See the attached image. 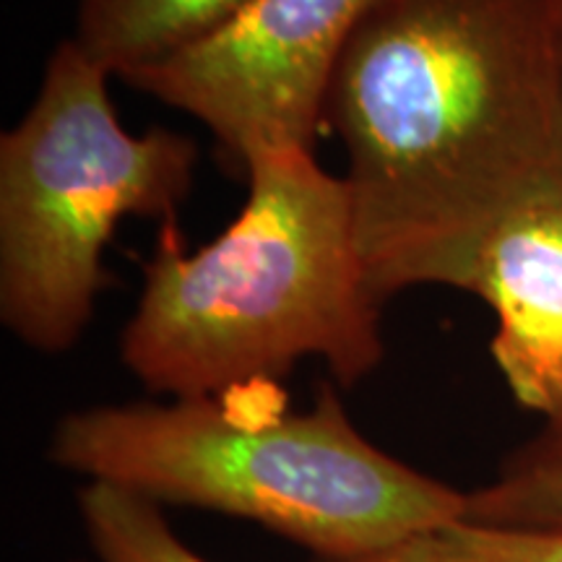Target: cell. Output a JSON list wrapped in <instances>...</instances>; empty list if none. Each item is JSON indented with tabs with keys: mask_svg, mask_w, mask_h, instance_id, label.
I'll list each match as a JSON object with an SVG mask.
<instances>
[{
	"mask_svg": "<svg viewBox=\"0 0 562 562\" xmlns=\"http://www.w3.org/2000/svg\"><path fill=\"white\" fill-rule=\"evenodd\" d=\"M326 125L372 294L463 290L492 232L562 203L560 0H375Z\"/></svg>",
	"mask_w": 562,
	"mask_h": 562,
	"instance_id": "1",
	"label": "cell"
},
{
	"mask_svg": "<svg viewBox=\"0 0 562 562\" xmlns=\"http://www.w3.org/2000/svg\"><path fill=\"white\" fill-rule=\"evenodd\" d=\"M248 201L195 252L161 224L121 360L151 393L206 398L279 385L321 360L341 389L383 362L381 305L364 277L349 186L313 151L261 154Z\"/></svg>",
	"mask_w": 562,
	"mask_h": 562,
	"instance_id": "2",
	"label": "cell"
},
{
	"mask_svg": "<svg viewBox=\"0 0 562 562\" xmlns=\"http://www.w3.org/2000/svg\"><path fill=\"white\" fill-rule=\"evenodd\" d=\"M47 456L157 505L261 524L321 562L381 558L467 510V492L364 438L328 383L300 412L277 385L89 406L55 425Z\"/></svg>",
	"mask_w": 562,
	"mask_h": 562,
	"instance_id": "3",
	"label": "cell"
},
{
	"mask_svg": "<svg viewBox=\"0 0 562 562\" xmlns=\"http://www.w3.org/2000/svg\"><path fill=\"white\" fill-rule=\"evenodd\" d=\"M110 76L70 37L58 42L30 110L0 136V321L42 355L87 331L117 224L178 222L193 188V140L125 131Z\"/></svg>",
	"mask_w": 562,
	"mask_h": 562,
	"instance_id": "4",
	"label": "cell"
},
{
	"mask_svg": "<svg viewBox=\"0 0 562 562\" xmlns=\"http://www.w3.org/2000/svg\"><path fill=\"white\" fill-rule=\"evenodd\" d=\"M375 0H250L220 30L125 79L188 112L245 172L269 151H313L334 74Z\"/></svg>",
	"mask_w": 562,
	"mask_h": 562,
	"instance_id": "5",
	"label": "cell"
},
{
	"mask_svg": "<svg viewBox=\"0 0 562 562\" xmlns=\"http://www.w3.org/2000/svg\"><path fill=\"white\" fill-rule=\"evenodd\" d=\"M463 292L487 302L490 355L524 409L562 414V203L526 209L484 243Z\"/></svg>",
	"mask_w": 562,
	"mask_h": 562,
	"instance_id": "6",
	"label": "cell"
},
{
	"mask_svg": "<svg viewBox=\"0 0 562 562\" xmlns=\"http://www.w3.org/2000/svg\"><path fill=\"white\" fill-rule=\"evenodd\" d=\"M250 0H76L70 40L117 79L220 30Z\"/></svg>",
	"mask_w": 562,
	"mask_h": 562,
	"instance_id": "7",
	"label": "cell"
},
{
	"mask_svg": "<svg viewBox=\"0 0 562 562\" xmlns=\"http://www.w3.org/2000/svg\"><path fill=\"white\" fill-rule=\"evenodd\" d=\"M461 521L495 529H562V414L505 456L495 480L467 492Z\"/></svg>",
	"mask_w": 562,
	"mask_h": 562,
	"instance_id": "8",
	"label": "cell"
},
{
	"mask_svg": "<svg viewBox=\"0 0 562 562\" xmlns=\"http://www.w3.org/2000/svg\"><path fill=\"white\" fill-rule=\"evenodd\" d=\"M79 513L100 562H209L170 529L161 505L108 482L79 492Z\"/></svg>",
	"mask_w": 562,
	"mask_h": 562,
	"instance_id": "9",
	"label": "cell"
},
{
	"mask_svg": "<svg viewBox=\"0 0 562 562\" xmlns=\"http://www.w3.org/2000/svg\"><path fill=\"white\" fill-rule=\"evenodd\" d=\"M393 552L432 562H562V529H495L456 521Z\"/></svg>",
	"mask_w": 562,
	"mask_h": 562,
	"instance_id": "10",
	"label": "cell"
},
{
	"mask_svg": "<svg viewBox=\"0 0 562 562\" xmlns=\"http://www.w3.org/2000/svg\"><path fill=\"white\" fill-rule=\"evenodd\" d=\"M360 562H432V560L414 558V554H406V552H389V554H381V558H370Z\"/></svg>",
	"mask_w": 562,
	"mask_h": 562,
	"instance_id": "11",
	"label": "cell"
},
{
	"mask_svg": "<svg viewBox=\"0 0 562 562\" xmlns=\"http://www.w3.org/2000/svg\"><path fill=\"white\" fill-rule=\"evenodd\" d=\"M560 37H562V0H560Z\"/></svg>",
	"mask_w": 562,
	"mask_h": 562,
	"instance_id": "12",
	"label": "cell"
},
{
	"mask_svg": "<svg viewBox=\"0 0 562 562\" xmlns=\"http://www.w3.org/2000/svg\"><path fill=\"white\" fill-rule=\"evenodd\" d=\"M74 562H83V560H74Z\"/></svg>",
	"mask_w": 562,
	"mask_h": 562,
	"instance_id": "13",
	"label": "cell"
}]
</instances>
